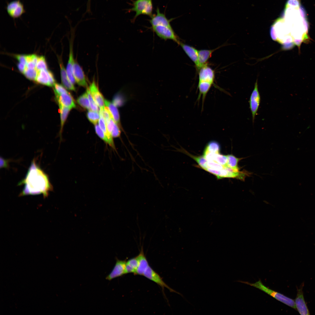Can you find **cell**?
Returning <instances> with one entry per match:
<instances>
[{"instance_id": "cell-1", "label": "cell", "mask_w": 315, "mask_h": 315, "mask_svg": "<svg viewBox=\"0 0 315 315\" xmlns=\"http://www.w3.org/2000/svg\"><path fill=\"white\" fill-rule=\"evenodd\" d=\"M18 184L24 185L20 196L42 194L45 197L53 189L48 175L38 165L35 159L32 162L25 177Z\"/></svg>"}, {"instance_id": "cell-2", "label": "cell", "mask_w": 315, "mask_h": 315, "mask_svg": "<svg viewBox=\"0 0 315 315\" xmlns=\"http://www.w3.org/2000/svg\"><path fill=\"white\" fill-rule=\"evenodd\" d=\"M239 281L256 288L270 295L278 301L295 309H296L295 301L293 300L269 289L264 285L260 280L254 283H251L246 281Z\"/></svg>"}, {"instance_id": "cell-3", "label": "cell", "mask_w": 315, "mask_h": 315, "mask_svg": "<svg viewBox=\"0 0 315 315\" xmlns=\"http://www.w3.org/2000/svg\"><path fill=\"white\" fill-rule=\"evenodd\" d=\"M153 8L152 0H136L133 2V7L130 10L135 12V20L142 14L151 16Z\"/></svg>"}, {"instance_id": "cell-4", "label": "cell", "mask_w": 315, "mask_h": 315, "mask_svg": "<svg viewBox=\"0 0 315 315\" xmlns=\"http://www.w3.org/2000/svg\"><path fill=\"white\" fill-rule=\"evenodd\" d=\"M153 32L160 38L164 40H171L179 44V41L172 27L157 25L152 27Z\"/></svg>"}, {"instance_id": "cell-5", "label": "cell", "mask_w": 315, "mask_h": 315, "mask_svg": "<svg viewBox=\"0 0 315 315\" xmlns=\"http://www.w3.org/2000/svg\"><path fill=\"white\" fill-rule=\"evenodd\" d=\"M6 4L5 8L9 16L14 20L20 18L26 12L24 4L20 0L7 2Z\"/></svg>"}, {"instance_id": "cell-6", "label": "cell", "mask_w": 315, "mask_h": 315, "mask_svg": "<svg viewBox=\"0 0 315 315\" xmlns=\"http://www.w3.org/2000/svg\"><path fill=\"white\" fill-rule=\"evenodd\" d=\"M261 100L260 95L258 90V80L255 84L249 100V107L251 113L253 124L259 108Z\"/></svg>"}, {"instance_id": "cell-7", "label": "cell", "mask_w": 315, "mask_h": 315, "mask_svg": "<svg viewBox=\"0 0 315 315\" xmlns=\"http://www.w3.org/2000/svg\"><path fill=\"white\" fill-rule=\"evenodd\" d=\"M143 276L149 280L152 281L162 288L163 290L165 288L168 289L170 292L178 294L184 298L182 294L172 289L168 286L163 281L159 274L156 272L150 266L145 271Z\"/></svg>"}, {"instance_id": "cell-8", "label": "cell", "mask_w": 315, "mask_h": 315, "mask_svg": "<svg viewBox=\"0 0 315 315\" xmlns=\"http://www.w3.org/2000/svg\"><path fill=\"white\" fill-rule=\"evenodd\" d=\"M199 82H206L215 85V71L206 64L202 66L198 70Z\"/></svg>"}, {"instance_id": "cell-9", "label": "cell", "mask_w": 315, "mask_h": 315, "mask_svg": "<svg viewBox=\"0 0 315 315\" xmlns=\"http://www.w3.org/2000/svg\"><path fill=\"white\" fill-rule=\"evenodd\" d=\"M36 81L38 83L49 86H52L55 83L52 73L47 69L38 71Z\"/></svg>"}, {"instance_id": "cell-10", "label": "cell", "mask_w": 315, "mask_h": 315, "mask_svg": "<svg viewBox=\"0 0 315 315\" xmlns=\"http://www.w3.org/2000/svg\"><path fill=\"white\" fill-rule=\"evenodd\" d=\"M126 261L116 259L115 265L111 272L106 278L111 281L115 278L125 274V266Z\"/></svg>"}, {"instance_id": "cell-11", "label": "cell", "mask_w": 315, "mask_h": 315, "mask_svg": "<svg viewBox=\"0 0 315 315\" xmlns=\"http://www.w3.org/2000/svg\"><path fill=\"white\" fill-rule=\"evenodd\" d=\"M303 285L299 289L296 298L295 300V304L296 309L301 315H309V313L304 300L302 289Z\"/></svg>"}, {"instance_id": "cell-12", "label": "cell", "mask_w": 315, "mask_h": 315, "mask_svg": "<svg viewBox=\"0 0 315 315\" xmlns=\"http://www.w3.org/2000/svg\"><path fill=\"white\" fill-rule=\"evenodd\" d=\"M73 71L76 82L80 86L87 87V83L84 72L80 66L75 61L73 65Z\"/></svg>"}, {"instance_id": "cell-13", "label": "cell", "mask_w": 315, "mask_h": 315, "mask_svg": "<svg viewBox=\"0 0 315 315\" xmlns=\"http://www.w3.org/2000/svg\"><path fill=\"white\" fill-rule=\"evenodd\" d=\"M171 20H168L165 14L161 13L159 9L158 8L156 10V14L152 16L150 22L152 27L157 25H163L171 27L170 24Z\"/></svg>"}, {"instance_id": "cell-14", "label": "cell", "mask_w": 315, "mask_h": 315, "mask_svg": "<svg viewBox=\"0 0 315 315\" xmlns=\"http://www.w3.org/2000/svg\"><path fill=\"white\" fill-rule=\"evenodd\" d=\"M189 58L195 65L197 70L199 68L198 50L190 46L180 42L179 44Z\"/></svg>"}, {"instance_id": "cell-15", "label": "cell", "mask_w": 315, "mask_h": 315, "mask_svg": "<svg viewBox=\"0 0 315 315\" xmlns=\"http://www.w3.org/2000/svg\"><path fill=\"white\" fill-rule=\"evenodd\" d=\"M137 256L138 265L135 275L143 276L145 271L150 265L144 254L143 246L141 247L140 253Z\"/></svg>"}, {"instance_id": "cell-16", "label": "cell", "mask_w": 315, "mask_h": 315, "mask_svg": "<svg viewBox=\"0 0 315 315\" xmlns=\"http://www.w3.org/2000/svg\"><path fill=\"white\" fill-rule=\"evenodd\" d=\"M89 88L91 94L97 105L100 108H104L105 107L104 100L94 81L90 84Z\"/></svg>"}, {"instance_id": "cell-17", "label": "cell", "mask_w": 315, "mask_h": 315, "mask_svg": "<svg viewBox=\"0 0 315 315\" xmlns=\"http://www.w3.org/2000/svg\"><path fill=\"white\" fill-rule=\"evenodd\" d=\"M59 105L68 107L71 109L76 107V105L71 96L69 93L59 95L55 94Z\"/></svg>"}, {"instance_id": "cell-18", "label": "cell", "mask_w": 315, "mask_h": 315, "mask_svg": "<svg viewBox=\"0 0 315 315\" xmlns=\"http://www.w3.org/2000/svg\"><path fill=\"white\" fill-rule=\"evenodd\" d=\"M59 62L60 68L61 81L62 84L67 89L71 90H75V88L74 85L70 82L69 79L66 69L65 68L62 60L61 58L59 59Z\"/></svg>"}, {"instance_id": "cell-19", "label": "cell", "mask_w": 315, "mask_h": 315, "mask_svg": "<svg viewBox=\"0 0 315 315\" xmlns=\"http://www.w3.org/2000/svg\"><path fill=\"white\" fill-rule=\"evenodd\" d=\"M73 48L72 42H70L69 57L66 66V70L70 81L74 85L76 81L73 71V65L75 61L74 57Z\"/></svg>"}, {"instance_id": "cell-20", "label": "cell", "mask_w": 315, "mask_h": 315, "mask_svg": "<svg viewBox=\"0 0 315 315\" xmlns=\"http://www.w3.org/2000/svg\"><path fill=\"white\" fill-rule=\"evenodd\" d=\"M219 48L212 50H198L199 63L198 71L202 66L207 64L208 61L211 56L212 53Z\"/></svg>"}, {"instance_id": "cell-21", "label": "cell", "mask_w": 315, "mask_h": 315, "mask_svg": "<svg viewBox=\"0 0 315 315\" xmlns=\"http://www.w3.org/2000/svg\"><path fill=\"white\" fill-rule=\"evenodd\" d=\"M100 116V118L98 121L99 125L104 132L108 139V144L114 151L117 152L113 139V137L107 130L105 120L102 117Z\"/></svg>"}, {"instance_id": "cell-22", "label": "cell", "mask_w": 315, "mask_h": 315, "mask_svg": "<svg viewBox=\"0 0 315 315\" xmlns=\"http://www.w3.org/2000/svg\"><path fill=\"white\" fill-rule=\"evenodd\" d=\"M105 106L107 108L115 121L118 125L120 124L119 113L116 105L113 103L104 100Z\"/></svg>"}, {"instance_id": "cell-23", "label": "cell", "mask_w": 315, "mask_h": 315, "mask_svg": "<svg viewBox=\"0 0 315 315\" xmlns=\"http://www.w3.org/2000/svg\"><path fill=\"white\" fill-rule=\"evenodd\" d=\"M138 265L137 256L131 258L126 262L125 274L133 273L135 275Z\"/></svg>"}, {"instance_id": "cell-24", "label": "cell", "mask_w": 315, "mask_h": 315, "mask_svg": "<svg viewBox=\"0 0 315 315\" xmlns=\"http://www.w3.org/2000/svg\"><path fill=\"white\" fill-rule=\"evenodd\" d=\"M228 161L227 165L228 167L237 171H239L238 164L241 158L236 157L232 154L227 155Z\"/></svg>"}, {"instance_id": "cell-25", "label": "cell", "mask_w": 315, "mask_h": 315, "mask_svg": "<svg viewBox=\"0 0 315 315\" xmlns=\"http://www.w3.org/2000/svg\"><path fill=\"white\" fill-rule=\"evenodd\" d=\"M59 105L60 108L61 119V130L60 131H61L64 125L71 109L60 105Z\"/></svg>"}, {"instance_id": "cell-26", "label": "cell", "mask_w": 315, "mask_h": 315, "mask_svg": "<svg viewBox=\"0 0 315 315\" xmlns=\"http://www.w3.org/2000/svg\"><path fill=\"white\" fill-rule=\"evenodd\" d=\"M77 103L84 108L90 110V103L87 92L79 96L77 100Z\"/></svg>"}, {"instance_id": "cell-27", "label": "cell", "mask_w": 315, "mask_h": 315, "mask_svg": "<svg viewBox=\"0 0 315 315\" xmlns=\"http://www.w3.org/2000/svg\"><path fill=\"white\" fill-rule=\"evenodd\" d=\"M184 153L187 154V155L191 157L194 160H195L197 162L198 164L199 165L200 167L204 170H205L207 168V161L205 159V158L203 156H195L192 155L187 152L183 150V151H182Z\"/></svg>"}, {"instance_id": "cell-28", "label": "cell", "mask_w": 315, "mask_h": 315, "mask_svg": "<svg viewBox=\"0 0 315 315\" xmlns=\"http://www.w3.org/2000/svg\"><path fill=\"white\" fill-rule=\"evenodd\" d=\"M204 149L213 153H220V146L217 141H211L207 143Z\"/></svg>"}, {"instance_id": "cell-29", "label": "cell", "mask_w": 315, "mask_h": 315, "mask_svg": "<svg viewBox=\"0 0 315 315\" xmlns=\"http://www.w3.org/2000/svg\"><path fill=\"white\" fill-rule=\"evenodd\" d=\"M211 161H214L223 166H227L228 158L227 155L221 154L220 153H215Z\"/></svg>"}, {"instance_id": "cell-30", "label": "cell", "mask_w": 315, "mask_h": 315, "mask_svg": "<svg viewBox=\"0 0 315 315\" xmlns=\"http://www.w3.org/2000/svg\"><path fill=\"white\" fill-rule=\"evenodd\" d=\"M98 112L90 110L87 113V117L88 120L94 124L96 125L100 118L99 114Z\"/></svg>"}, {"instance_id": "cell-31", "label": "cell", "mask_w": 315, "mask_h": 315, "mask_svg": "<svg viewBox=\"0 0 315 315\" xmlns=\"http://www.w3.org/2000/svg\"><path fill=\"white\" fill-rule=\"evenodd\" d=\"M38 71L35 69H29L27 67L23 73L25 76L29 79L31 80H36Z\"/></svg>"}, {"instance_id": "cell-32", "label": "cell", "mask_w": 315, "mask_h": 315, "mask_svg": "<svg viewBox=\"0 0 315 315\" xmlns=\"http://www.w3.org/2000/svg\"><path fill=\"white\" fill-rule=\"evenodd\" d=\"M47 65L45 58L43 56H38V59L36 69L38 71L47 69Z\"/></svg>"}, {"instance_id": "cell-33", "label": "cell", "mask_w": 315, "mask_h": 315, "mask_svg": "<svg viewBox=\"0 0 315 315\" xmlns=\"http://www.w3.org/2000/svg\"><path fill=\"white\" fill-rule=\"evenodd\" d=\"M86 92L89 101L90 109L92 111L99 112L98 106L93 98L89 88H87Z\"/></svg>"}, {"instance_id": "cell-34", "label": "cell", "mask_w": 315, "mask_h": 315, "mask_svg": "<svg viewBox=\"0 0 315 315\" xmlns=\"http://www.w3.org/2000/svg\"><path fill=\"white\" fill-rule=\"evenodd\" d=\"M99 114L100 116H101L104 118L106 123L109 121L111 117H112L106 107H105L104 108H100Z\"/></svg>"}, {"instance_id": "cell-35", "label": "cell", "mask_w": 315, "mask_h": 315, "mask_svg": "<svg viewBox=\"0 0 315 315\" xmlns=\"http://www.w3.org/2000/svg\"><path fill=\"white\" fill-rule=\"evenodd\" d=\"M96 132L98 136L106 143L108 144V141L104 132L98 125L95 126Z\"/></svg>"}, {"instance_id": "cell-36", "label": "cell", "mask_w": 315, "mask_h": 315, "mask_svg": "<svg viewBox=\"0 0 315 315\" xmlns=\"http://www.w3.org/2000/svg\"><path fill=\"white\" fill-rule=\"evenodd\" d=\"M207 165L206 168H209L216 170L222 169L225 167L213 161H207Z\"/></svg>"}, {"instance_id": "cell-37", "label": "cell", "mask_w": 315, "mask_h": 315, "mask_svg": "<svg viewBox=\"0 0 315 315\" xmlns=\"http://www.w3.org/2000/svg\"><path fill=\"white\" fill-rule=\"evenodd\" d=\"M54 86L55 94L59 95L68 92L63 86L59 84L55 83Z\"/></svg>"}, {"instance_id": "cell-38", "label": "cell", "mask_w": 315, "mask_h": 315, "mask_svg": "<svg viewBox=\"0 0 315 315\" xmlns=\"http://www.w3.org/2000/svg\"><path fill=\"white\" fill-rule=\"evenodd\" d=\"M120 133L118 125L116 123L111 132V134L113 137L116 138L120 136Z\"/></svg>"}, {"instance_id": "cell-39", "label": "cell", "mask_w": 315, "mask_h": 315, "mask_svg": "<svg viewBox=\"0 0 315 315\" xmlns=\"http://www.w3.org/2000/svg\"><path fill=\"white\" fill-rule=\"evenodd\" d=\"M116 123L113 118L111 117L109 121L106 123L107 130L111 134Z\"/></svg>"}, {"instance_id": "cell-40", "label": "cell", "mask_w": 315, "mask_h": 315, "mask_svg": "<svg viewBox=\"0 0 315 315\" xmlns=\"http://www.w3.org/2000/svg\"><path fill=\"white\" fill-rule=\"evenodd\" d=\"M15 57L20 63L26 65L27 64L26 55H15Z\"/></svg>"}, {"instance_id": "cell-41", "label": "cell", "mask_w": 315, "mask_h": 315, "mask_svg": "<svg viewBox=\"0 0 315 315\" xmlns=\"http://www.w3.org/2000/svg\"><path fill=\"white\" fill-rule=\"evenodd\" d=\"M299 5V3L298 0H288L286 6L296 7L298 6Z\"/></svg>"}, {"instance_id": "cell-42", "label": "cell", "mask_w": 315, "mask_h": 315, "mask_svg": "<svg viewBox=\"0 0 315 315\" xmlns=\"http://www.w3.org/2000/svg\"><path fill=\"white\" fill-rule=\"evenodd\" d=\"M17 66L19 70L23 73L24 72L26 67L25 65L20 62L18 64Z\"/></svg>"}, {"instance_id": "cell-43", "label": "cell", "mask_w": 315, "mask_h": 315, "mask_svg": "<svg viewBox=\"0 0 315 315\" xmlns=\"http://www.w3.org/2000/svg\"><path fill=\"white\" fill-rule=\"evenodd\" d=\"M300 11L302 17L303 18H305L306 17V15L305 14V12L304 11V10H303V9L301 8L300 9Z\"/></svg>"}]
</instances>
